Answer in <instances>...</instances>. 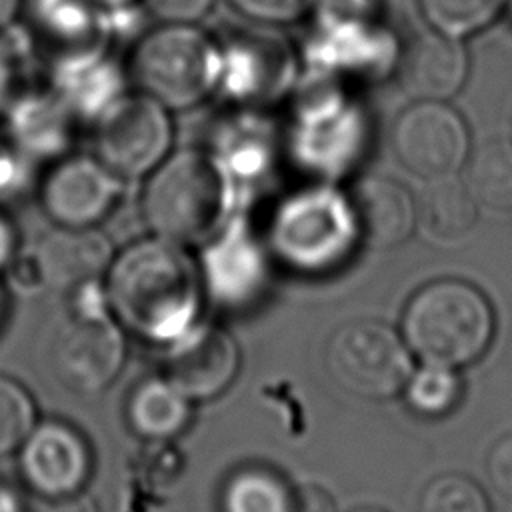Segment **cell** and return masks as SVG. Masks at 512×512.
Instances as JSON below:
<instances>
[{
  "label": "cell",
  "mask_w": 512,
  "mask_h": 512,
  "mask_svg": "<svg viewBox=\"0 0 512 512\" xmlns=\"http://www.w3.org/2000/svg\"><path fill=\"white\" fill-rule=\"evenodd\" d=\"M390 142L398 164L426 182L454 176L470 154L468 128L446 102L414 100L396 116Z\"/></svg>",
  "instance_id": "8fae6325"
},
{
  "label": "cell",
  "mask_w": 512,
  "mask_h": 512,
  "mask_svg": "<svg viewBox=\"0 0 512 512\" xmlns=\"http://www.w3.org/2000/svg\"><path fill=\"white\" fill-rule=\"evenodd\" d=\"M24 0H0V30L14 26L18 16L22 14Z\"/></svg>",
  "instance_id": "74e56055"
},
{
  "label": "cell",
  "mask_w": 512,
  "mask_h": 512,
  "mask_svg": "<svg viewBox=\"0 0 512 512\" xmlns=\"http://www.w3.org/2000/svg\"><path fill=\"white\" fill-rule=\"evenodd\" d=\"M42 282L58 290H80L92 286L108 272L112 246L92 226H58L44 236L36 254Z\"/></svg>",
  "instance_id": "ac0fdd59"
},
{
  "label": "cell",
  "mask_w": 512,
  "mask_h": 512,
  "mask_svg": "<svg viewBox=\"0 0 512 512\" xmlns=\"http://www.w3.org/2000/svg\"><path fill=\"white\" fill-rule=\"evenodd\" d=\"M214 0H140V8L154 20L166 24H198Z\"/></svg>",
  "instance_id": "1f68e13d"
},
{
  "label": "cell",
  "mask_w": 512,
  "mask_h": 512,
  "mask_svg": "<svg viewBox=\"0 0 512 512\" xmlns=\"http://www.w3.org/2000/svg\"><path fill=\"white\" fill-rule=\"evenodd\" d=\"M224 512H294V494L270 470L244 468L230 476L222 492Z\"/></svg>",
  "instance_id": "d4e9b609"
},
{
  "label": "cell",
  "mask_w": 512,
  "mask_h": 512,
  "mask_svg": "<svg viewBox=\"0 0 512 512\" xmlns=\"http://www.w3.org/2000/svg\"><path fill=\"white\" fill-rule=\"evenodd\" d=\"M230 32L220 42L218 92L238 108H260L288 92L296 76V56L274 28Z\"/></svg>",
  "instance_id": "30bf717a"
},
{
  "label": "cell",
  "mask_w": 512,
  "mask_h": 512,
  "mask_svg": "<svg viewBox=\"0 0 512 512\" xmlns=\"http://www.w3.org/2000/svg\"><path fill=\"white\" fill-rule=\"evenodd\" d=\"M128 72L106 44L50 60L48 86L74 112L80 124H94L124 92Z\"/></svg>",
  "instance_id": "9a60e30c"
},
{
  "label": "cell",
  "mask_w": 512,
  "mask_h": 512,
  "mask_svg": "<svg viewBox=\"0 0 512 512\" xmlns=\"http://www.w3.org/2000/svg\"><path fill=\"white\" fill-rule=\"evenodd\" d=\"M106 298L120 322L142 338L178 340L200 304V274L182 244L142 240L110 262Z\"/></svg>",
  "instance_id": "6da1fadb"
},
{
  "label": "cell",
  "mask_w": 512,
  "mask_h": 512,
  "mask_svg": "<svg viewBox=\"0 0 512 512\" xmlns=\"http://www.w3.org/2000/svg\"><path fill=\"white\" fill-rule=\"evenodd\" d=\"M460 378L456 368L424 364L412 370L404 390L408 406L422 416H442L460 400Z\"/></svg>",
  "instance_id": "4316f807"
},
{
  "label": "cell",
  "mask_w": 512,
  "mask_h": 512,
  "mask_svg": "<svg viewBox=\"0 0 512 512\" xmlns=\"http://www.w3.org/2000/svg\"><path fill=\"white\" fill-rule=\"evenodd\" d=\"M2 318H4V296L0 292V324H2Z\"/></svg>",
  "instance_id": "60d3db41"
},
{
  "label": "cell",
  "mask_w": 512,
  "mask_h": 512,
  "mask_svg": "<svg viewBox=\"0 0 512 512\" xmlns=\"http://www.w3.org/2000/svg\"><path fill=\"white\" fill-rule=\"evenodd\" d=\"M36 512H98V508L92 498L70 494L62 498H46V502L40 504Z\"/></svg>",
  "instance_id": "d590c367"
},
{
  "label": "cell",
  "mask_w": 512,
  "mask_h": 512,
  "mask_svg": "<svg viewBox=\"0 0 512 512\" xmlns=\"http://www.w3.org/2000/svg\"><path fill=\"white\" fill-rule=\"evenodd\" d=\"M402 336L424 364L462 368L494 336V310L474 284L444 278L416 290L402 314Z\"/></svg>",
  "instance_id": "277c9868"
},
{
  "label": "cell",
  "mask_w": 512,
  "mask_h": 512,
  "mask_svg": "<svg viewBox=\"0 0 512 512\" xmlns=\"http://www.w3.org/2000/svg\"><path fill=\"white\" fill-rule=\"evenodd\" d=\"M0 512H20L18 492L0 476Z\"/></svg>",
  "instance_id": "f35d334b"
},
{
  "label": "cell",
  "mask_w": 512,
  "mask_h": 512,
  "mask_svg": "<svg viewBox=\"0 0 512 512\" xmlns=\"http://www.w3.org/2000/svg\"><path fill=\"white\" fill-rule=\"evenodd\" d=\"M56 380L74 394H98L122 370L124 338L96 300H80L56 326L50 342Z\"/></svg>",
  "instance_id": "52a82bcc"
},
{
  "label": "cell",
  "mask_w": 512,
  "mask_h": 512,
  "mask_svg": "<svg viewBox=\"0 0 512 512\" xmlns=\"http://www.w3.org/2000/svg\"><path fill=\"white\" fill-rule=\"evenodd\" d=\"M240 16L254 24L280 28L308 14L312 0H226Z\"/></svg>",
  "instance_id": "f546056e"
},
{
  "label": "cell",
  "mask_w": 512,
  "mask_h": 512,
  "mask_svg": "<svg viewBox=\"0 0 512 512\" xmlns=\"http://www.w3.org/2000/svg\"><path fill=\"white\" fill-rule=\"evenodd\" d=\"M320 76L294 104L288 148L300 166L328 182L362 160L368 146V120L340 78Z\"/></svg>",
  "instance_id": "5b68a950"
},
{
  "label": "cell",
  "mask_w": 512,
  "mask_h": 512,
  "mask_svg": "<svg viewBox=\"0 0 512 512\" xmlns=\"http://www.w3.org/2000/svg\"><path fill=\"white\" fill-rule=\"evenodd\" d=\"M294 512H336V506L326 490L308 484L294 496Z\"/></svg>",
  "instance_id": "e575fe53"
},
{
  "label": "cell",
  "mask_w": 512,
  "mask_h": 512,
  "mask_svg": "<svg viewBox=\"0 0 512 512\" xmlns=\"http://www.w3.org/2000/svg\"><path fill=\"white\" fill-rule=\"evenodd\" d=\"M208 280L220 296L238 300L250 294L262 278V260L256 246L240 230L222 236V242L208 250L206 258Z\"/></svg>",
  "instance_id": "cb8c5ba5"
},
{
  "label": "cell",
  "mask_w": 512,
  "mask_h": 512,
  "mask_svg": "<svg viewBox=\"0 0 512 512\" xmlns=\"http://www.w3.org/2000/svg\"><path fill=\"white\" fill-rule=\"evenodd\" d=\"M122 178L96 154H66L40 182V200L58 226H94L118 202Z\"/></svg>",
  "instance_id": "7c38bea8"
},
{
  "label": "cell",
  "mask_w": 512,
  "mask_h": 512,
  "mask_svg": "<svg viewBox=\"0 0 512 512\" xmlns=\"http://www.w3.org/2000/svg\"><path fill=\"white\" fill-rule=\"evenodd\" d=\"M358 236L374 250H392L404 244L416 224V202L396 180L366 176L348 194Z\"/></svg>",
  "instance_id": "d6986e66"
},
{
  "label": "cell",
  "mask_w": 512,
  "mask_h": 512,
  "mask_svg": "<svg viewBox=\"0 0 512 512\" xmlns=\"http://www.w3.org/2000/svg\"><path fill=\"white\" fill-rule=\"evenodd\" d=\"M34 162L0 136V206L22 198L34 180Z\"/></svg>",
  "instance_id": "4dcf8cb0"
},
{
  "label": "cell",
  "mask_w": 512,
  "mask_h": 512,
  "mask_svg": "<svg viewBox=\"0 0 512 512\" xmlns=\"http://www.w3.org/2000/svg\"><path fill=\"white\" fill-rule=\"evenodd\" d=\"M418 512H490V504L472 478L450 472L432 478L424 486Z\"/></svg>",
  "instance_id": "83f0119b"
},
{
  "label": "cell",
  "mask_w": 512,
  "mask_h": 512,
  "mask_svg": "<svg viewBox=\"0 0 512 512\" xmlns=\"http://www.w3.org/2000/svg\"><path fill=\"white\" fill-rule=\"evenodd\" d=\"M34 418L30 394L16 380L0 376V456L22 446L34 428Z\"/></svg>",
  "instance_id": "f1b7e54d"
},
{
  "label": "cell",
  "mask_w": 512,
  "mask_h": 512,
  "mask_svg": "<svg viewBox=\"0 0 512 512\" xmlns=\"http://www.w3.org/2000/svg\"><path fill=\"white\" fill-rule=\"evenodd\" d=\"M124 64L136 90L170 112L192 110L218 92L220 42L198 24L156 22L136 38Z\"/></svg>",
  "instance_id": "3957f363"
},
{
  "label": "cell",
  "mask_w": 512,
  "mask_h": 512,
  "mask_svg": "<svg viewBox=\"0 0 512 512\" xmlns=\"http://www.w3.org/2000/svg\"><path fill=\"white\" fill-rule=\"evenodd\" d=\"M478 206L498 214L512 212V142L484 140L466 158V178Z\"/></svg>",
  "instance_id": "603a6c76"
},
{
  "label": "cell",
  "mask_w": 512,
  "mask_h": 512,
  "mask_svg": "<svg viewBox=\"0 0 512 512\" xmlns=\"http://www.w3.org/2000/svg\"><path fill=\"white\" fill-rule=\"evenodd\" d=\"M16 236L12 224L0 212V270H6L16 256Z\"/></svg>",
  "instance_id": "8d00e7d4"
},
{
  "label": "cell",
  "mask_w": 512,
  "mask_h": 512,
  "mask_svg": "<svg viewBox=\"0 0 512 512\" xmlns=\"http://www.w3.org/2000/svg\"><path fill=\"white\" fill-rule=\"evenodd\" d=\"M418 224L436 242L464 240L476 226L478 204L468 186L454 176L428 182L416 204Z\"/></svg>",
  "instance_id": "44dd1931"
},
{
  "label": "cell",
  "mask_w": 512,
  "mask_h": 512,
  "mask_svg": "<svg viewBox=\"0 0 512 512\" xmlns=\"http://www.w3.org/2000/svg\"><path fill=\"white\" fill-rule=\"evenodd\" d=\"M486 476L494 492L512 504V432L492 444L486 456Z\"/></svg>",
  "instance_id": "d6a6232c"
},
{
  "label": "cell",
  "mask_w": 512,
  "mask_h": 512,
  "mask_svg": "<svg viewBox=\"0 0 512 512\" xmlns=\"http://www.w3.org/2000/svg\"><path fill=\"white\" fill-rule=\"evenodd\" d=\"M10 28L0 30V116L18 92V70L22 58L16 40L10 36Z\"/></svg>",
  "instance_id": "836d02e7"
},
{
  "label": "cell",
  "mask_w": 512,
  "mask_h": 512,
  "mask_svg": "<svg viewBox=\"0 0 512 512\" xmlns=\"http://www.w3.org/2000/svg\"><path fill=\"white\" fill-rule=\"evenodd\" d=\"M126 412L134 432L150 440L180 434L190 418L188 398L166 378H148L134 386Z\"/></svg>",
  "instance_id": "7402d4cb"
},
{
  "label": "cell",
  "mask_w": 512,
  "mask_h": 512,
  "mask_svg": "<svg viewBox=\"0 0 512 512\" xmlns=\"http://www.w3.org/2000/svg\"><path fill=\"white\" fill-rule=\"evenodd\" d=\"M326 362L340 388L366 400L398 394L412 372L404 338L376 320H358L340 328L328 344Z\"/></svg>",
  "instance_id": "9c48e42d"
},
{
  "label": "cell",
  "mask_w": 512,
  "mask_h": 512,
  "mask_svg": "<svg viewBox=\"0 0 512 512\" xmlns=\"http://www.w3.org/2000/svg\"><path fill=\"white\" fill-rule=\"evenodd\" d=\"M238 364V346L226 330L198 326L174 340L166 358L164 378L188 400H206L232 382Z\"/></svg>",
  "instance_id": "2e32d148"
},
{
  "label": "cell",
  "mask_w": 512,
  "mask_h": 512,
  "mask_svg": "<svg viewBox=\"0 0 512 512\" xmlns=\"http://www.w3.org/2000/svg\"><path fill=\"white\" fill-rule=\"evenodd\" d=\"M92 126L94 154L120 178L148 176L172 152V112L140 90H126Z\"/></svg>",
  "instance_id": "ba28073f"
},
{
  "label": "cell",
  "mask_w": 512,
  "mask_h": 512,
  "mask_svg": "<svg viewBox=\"0 0 512 512\" xmlns=\"http://www.w3.org/2000/svg\"><path fill=\"white\" fill-rule=\"evenodd\" d=\"M22 14L52 58L106 44V14L90 0H24Z\"/></svg>",
  "instance_id": "ffe728a7"
},
{
  "label": "cell",
  "mask_w": 512,
  "mask_h": 512,
  "mask_svg": "<svg viewBox=\"0 0 512 512\" xmlns=\"http://www.w3.org/2000/svg\"><path fill=\"white\" fill-rule=\"evenodd\" d=\"M358 236L348 196L328 182L302 190L278 208L272 246L294 268L322 270L336 264Z\"/></svg>",
  "instance_id": "8992f818"
},
{
  "label": "cell",
  "mask_w": 512,
  "mask_h": 512,
  "mask_svg": "<svg viewBox=\"0 0 512 512\" xmlns=\"http://www.w3.org/2000/svg\"><path fill=\"white\" fill-rule=\"evenodd\" d=\"M506 0H418L420 12L432 30L464 38L490 24Z\"/></svg>",
  "instance_id": "484cf974"
},
{
  "label": "cell",
  "mask_w": 512,
  "mask_h": 512,
  "mask_svg": "<svg viewBox=\"0 0 512 512\" xmlns=\"http://www.w3.org/2000/svg\"><path fill=\"white\" fill-rule=\"evenodd\" d=\"M90 2L102 12H124L136 4L140 6V0H90Z\"/></svg>",
  "instance_id": "ab89813d"
},
{
  "label": "cell",
  "mask_w": 512,
  "mask_h": 512,
  "mask_svg": "<svg viewBox=\"0 0 512 512\" xmlns=\"http://www.w3.org/2000/svg\"><path fill=\"white\" fill-rule=\"evenodd\" d=\"M20 470L26 484L44 498L78 494L90 474V450L74 428L42 422L22 442Z\"/></svg>",
  "instance_id": "5bb4252c"
},
{
  "label": "cell",
  "mask_w": 512,
  "mask_h": 512,
  "mask_svg": "<svg viewBox=\"0 0 512 512\" xmlns=\"http://www.w3.org/2000/svg\"><path fill=\"white\" fill-rule=\"evenodd\" d=\"M394 72L402 92L412 100L446 102L466 82L468 54L460 38L430 28L400 50Z\"/></svg>",
  "instance_id": "e0dca14e"
},
{
  "label": "cell",
  "mask_w": 512,
  "mask_h": 512,
  "mask_svg": "<svg viewBox=\"0 0 512 512\" xmlns=\"http://www.w3.org/2000/svg\"><path fill=\"white\" fill-rule=\"evenodd\" d=\"M230 198L232 178L212 150L182 148L148 174L142 212L158 238L186 244L216 230Z\"/></svg>",
  "instance_id": "7a4b0ae2"
},
{
  "label": "cell",
  "mask_w": 512,
  "mask_h": 512,
  "mask_svg": "<svg viewBox=\"0 0 512 512\" xmlns=\"http://www.w3.org/2000/svg\"><path fill=\"white\" fill-rule=\"evenodd\" d=\"M354 512H380V510H374V508H360V510H354Z\"/></svg>",
  "instance_id": "b9f144b4"
},
{
  "label": "cell",
  "mask_w": 512,
  "mask_h": 512,
  "mask_svg": "<svg viewBox=\"0 0 512 512\" xmlns=\"http://www.w3.org/2000/svg\"><path fill=\"white\" fill-rule=\"evenodd\" d=\"M2 136L32 162H54L74 144L80 120L46 84L44 88L18 90L0 116Z\"/></svg>",
  "instance_id": "4fadbf2b"
}]
</instances>
